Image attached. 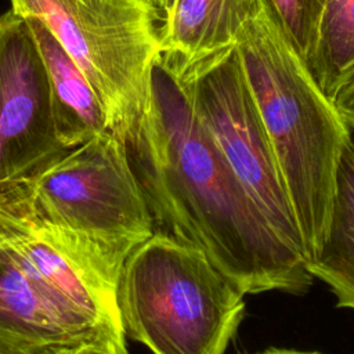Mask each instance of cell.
Returning <instances> with one entry per match:
<instances>
[{"mask_svg":"<svg viewBox=\"0 0 354 354\" xmlns=\"http://www.w3.org/2000/svg\"><path fill=\"white\" fill-rule=\"evenodd\" d=\"M122 142L155 230L201 249L243 295L308 290L304 254L268 223L159 57L145 108Z\"/></svg>","mask_w":354,"mask_h":354,"instance_id":"cell-1","label":"cell"},{"mask_svg":"<svg viewBox=\"0 0 354 354\" xmlns=\"http://www.w3.org/2000/svg\"><path fill=\"white\" fill-rule=\"evenodd\" d=\"M235 48L274 149L308 263L322 246L337 166L353 133L263 6L242 28Z\"/></svg>","mask_w":354,"mask_h":354,"instance_id":"cell-2","label":"cell"},{"mask_svg":"<svg viewBox=\"0 0 354 354\" xmlns=\"http://www.w3.org/2000/svg\"><path fill=\"white\" fill-rule=\"evenodd\" d=\"M243 296L201 249L159 230L129 254L116 288L124 335L152 354H224Z\"/></svg>","mask_w":354,"mask_h":354,"instance_id":"cell-3","label":"cell"},{"mask_svg":"<svg viewBox=\"0 0 354 354\" xmlns=\"http://www.w3.org/2000/svg\"><path fill=\"white\" fill-rule=\"evenodd\" d=\"M118 288L129 254L155 223L124 144L101 133L68 149L32 183V217Z\"/></svg>","mask_w":354,"mask_h":354,"instance_id":"cell-4","label":"cell"},{"mask_svg":"<svg viewBox=\"0 0 354 354\" xmlns=\"http://www.w3.org/2000/svg\"><path fill=\"white\" fill-rule=\"evenodd\" d=\"M40 21L91 84L120 141L142 113L159 57L158 14L145 0H8Z\"/></svg>","mask_w":354,"mask_h":354,"instance_id":"cell-5","label":"cell"},{"mask_svg":"<svg viewBox=\"0 0 354 354\" xmlns=\"http://www.w3.org/2000/svg\"><path fill=\"white\" fill-rule=\"evenodd\" d=\"M177 77L250 198L277 234L304 254L300 230L275 153L236 48L214 55Z\"/></svg>","mask_w":354,"mask_h":354,"instance_id":"cell-6","label":"cell"},{"mask_svg":"<svg viewBox=\"0 0 354 354\" xmlns=\"http://www.w3.org/2000/svg\"><path fill=\"white\" fill-rule=\"evenodd\" d=\"M66 151L32 32L7 10L0 15V185L35 178Z\"/></svg>","mask_w":354,"mask_h":354,"instance_id":"cell-7","label":"cell"},{"mask_svg":"<svg viewBox=\"0 0 354 354\" xmlns=\"http://www.w3.org/2000/svg\"><path fill=\"white\" fill-rule=\"evenodd\" d=\"M87 343L126 340L64 310L0 241V354H47Z\"/></svg>","mask_w":354,"mask_h":354,"instance_id":"cell-8","label":"cell"},{"mask_svg":"<svg viewBox=\"0 0 354 354\" xmlns=\"http://www.w3.org/2000/svg\"><path fill=\"white\" fill-rule=\"evenodd\" d=\"M260 0H174L159 26V58L177 76L235 47Z\"/></svg>","mask_w":354,"mask_h":354,"instance_id":"cell-9","label":"cell"},{"mask_svg":"<svg viewBox=\"0 0 354 354\" xmlns=\"http://www.w3.org/2000/svg\"><path fill=\"white\" fill-rule=\"evenodd\" d=\"M24 19L47 73L54 126L62 145L71 149L109 131L104 106L75 61L40 21Z\"/></svg>","mask_w":354,"mask_h":354,"instance_id":"cell-10","label":"cell"},{"mask_svg":"<svg viewBox=\"0 0 354 354\" xmlns=\"http://www.w3.org/2000/svg\"><path fill=\"white\" fill-rule=\"evenodd\" d=\"M307 267L313 278L328 285L337 307L354 310V134L337 166L322 246Z\"/></svg>","mask_w":354,"mask_h":354,"instance_id":"cell-11","label":"cell"},{"mask_svg":"<svg viewBox=\"0 0 354 354\" xmlns=\"http://www.w3.org/2000/svg\"><path fill=\"white\" fill-rule=\"evenodd\" d=\"M310 71L329 98L354 76V0H326Z\"/></svg>","mask_w":354,"mask_h":354,"instance_id":"cell-12","label":"cell"},{"mask_svg":"<svg viewBox=\"0 0 354 354\" xmlns=\"http://www.w3.org/2000/svg\"><path fill=\"white\" fill-rule=\"evenodd\" d=\"M261 6L290 48L310 69L326 0H261Z\"/></svg>","mask_w":354,"mask_h":354,"instance_id":"cell-13","label":"cell"},{"mask_svg":"<svg viewBox=\"0 0 354 354\" xmlns=\"http://www.w3.org/2000/svg\"><path fill=\"white\" fill-rule=\"evenodd\" d=\"M332 101L344 123L354 134V76L339 87Z\"/></svg>","mask_w":354,"mask_h":354,"instance_id":"cell-14","label":"cell"},{"mask_svg":"<svg viewBox=\"0 0 354 354\" xmlns=\"http://www.w3.org/2000/svg\"><path fill=\"white\" fill-rule=\"evenodd\" d=\"M47 354H129L122 351L113 343H87L76 347L62 348Z\"/></svg>","mask_w":354,"mask_h":354,"instance_id":"cell-15","label":"cell"},{"mask_svg":"<svg viewBox=\"0 0 354 354\" xmlns=\"http://www.w3.org/2000/svg\"><path fill=\"white\" fill-rule=\"evenodd\" d=\"M145 1L158 14V17L162 18L165 15V12L170 8V6L173 4L174 0H145Z\"/></svg>","mask_w":354,"mask_h":354,"instance_id":"cell-16","label":"cell"},{"mask_svg":"<svg viewBox=\"0 0 354 354\" xmlns=\"http://www.w3.org/2000/svg\"><path fill=\"white\" fill-rule=\"evenodd\" d=\"M256 354H321L318 351H300V350H288V348H267Z\"/></svg>","mask_w":354,"mask_h":354,"instance_id":"cell-17","label":"cell"}]
</instances>
